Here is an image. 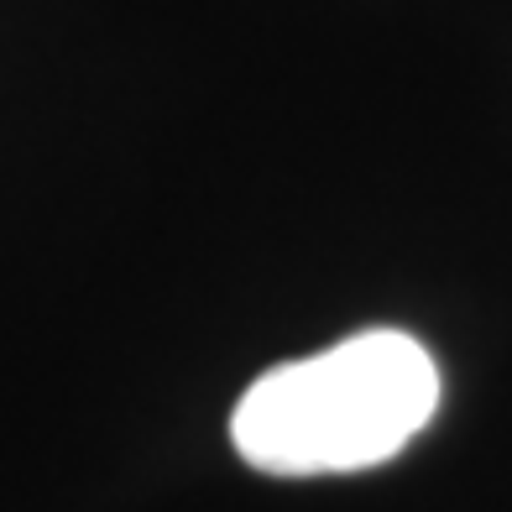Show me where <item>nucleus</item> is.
Instances as JSON below:
<instances>
[{
	"label": "nucleus",
	"mask_w": 512,
	"mask_h": 512,
	"mask_svg": "<svg viewBox=\"0 0 512 512\" xmlns=\"http://www.w3.org/2000/svg\"><path fill=\"white\" fill-rule=\"evenodd\" d=\"M434 408V356L403 330H366L256 377L230 439L262 476H340L392 460Z\"/></svg>",
	"instance_id": "obj_1"
}]
</instances>
